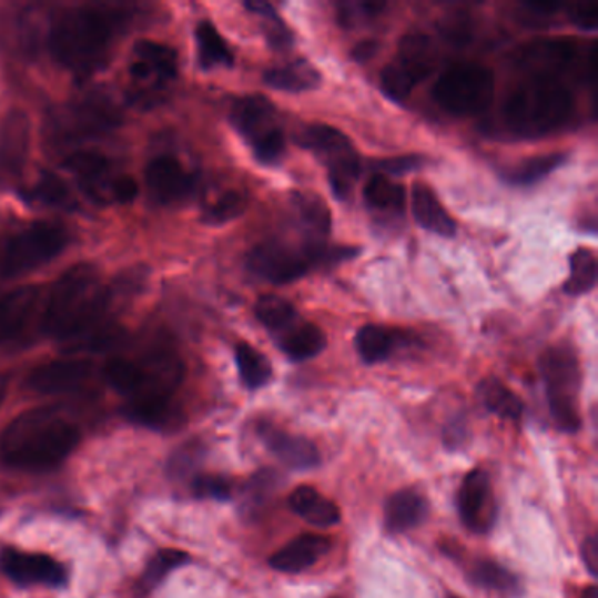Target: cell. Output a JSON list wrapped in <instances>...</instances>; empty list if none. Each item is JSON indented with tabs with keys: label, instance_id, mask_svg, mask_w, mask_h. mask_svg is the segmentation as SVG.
I'll return each instance as SVG.
<instances>
[{
	"label": "cell",
	"instance_id": "681fc988",
	"mask_svg": "<svg viewBox=\"0 0 598 598\" xmlns=\"http://www.w3.org/2000/svg\"><path fill=\"white\" fill-rule=\"evenodd\" d=\"M139 193L138 181L132 176H116L113 184V202H120V204H129V202L135 201Z\"/></svg>",
	"mask_w": 598,
	"mask_h": 598
},
{
	"label": "cell",
	"instance_id": "5b68a950",
	"mask_svg": "<svg viewBox=\"0 0 598 598\" xmlns=\"http://www.w3.org/2000/svg\"><path fill=\"white\" fill-rule=\"evenodd\" d=\"M355 255L356 250L326 247L325 243H313L307 239L302 244L271 239L253 247L247 255V268L260 280L286 285L306 276L314 265L335 264Z\"/></svg>",
	"mask_w": 598,
	"mask_h": 598
},
{
	"label": "cell",
	"instance_id": "ba28073f",
	"mask_svg": "<svg viewBox=\"0 0 598 598\" xmlns=\"http://www.w3.org/2000/svg\"><path fill=\"white\" fill-rule=\"evenodd\" d=\"M295 143L313 151L314 155L325 163L335 197L341 201L349 199L362 168L358 153L347 135L335 126L313 123L298 130Z\"/></svg>",
	"mask_w": 598,
	"mask_h": 598
},
{
	"label": "cell",
	"instance_id": "7dc6e473",
	"mask_svg": "<svg viewBox=\"0 0 598 598\" xmlns=\"http://www.w3.org/2000/svg\"><path fill=\"white\" fill-rule=\"evenodd\" d=\"M423 159L419 156H397V159L376 160L373 162V171L377 174H407V172L416 171L422 165Z\"/></svg>",
	"mask_w": 598,
	"mask_h": 598
},
{
	"label": "cell",
	"instance_id": "603a6c76",
	"mask_svg": "<svg viewBox=\"0 0 598 598\" xmlns=\"http://www.w3.org/2000/svg\"><path fill=\"white\" fill-rule=\"evenodd\" d=\"M290 509L313 527L328 528L341 521L339 507L313 486H298L288 498Z\"/></svg>",
	"mask_w": 598,
	"mask_h": 598
},
{
	"label": "cell",
	"instance_id": "7c38bea8",
	"mask_svg": "<svg viewBox=\"0 0 598 598\" xmlns=\"http://www.w3.org/2000/svg\"><path fill=\"white\" fill-rule=\"evenodd\" d=\"M0 572L18 586H48L60 588L68 582V570L48 555L4 549L0 553Z\"/></svg>",
	"mask_w": 598,
	"mask_h": 598
},
{
	"label": "cell",
	"instance_id": "83f0119b",
	"mask_svg": "<svg viewBox=\"0 0 598 598\" xmlns=\"http://www.w3.org/2000/svg\"><path fill=\"white\" fill-rule=\"evenodd\" d=\"M293 205L297 213L298 222L306 232L307 241L325 243L326 235L331 234L332 216L322 199L313 193H295Z\"/></svg>",
	"mask_w": 598,
	"mask_h": 598
},
{
	"label": "cell",
	"instance_id": "1f68e13d",
	"mask_svg": "<svg viewBox=\"0 0 598 598\" xmlns=\"http://www.w3.org/2000/svg\"><path fill=\"white\" fill-rule=\"evenodd\" d=\"M197 38L199 62L202 69L231 68L234 63L231 48L211 21H201L195 30Z\"/></svg>",
	"mask_w": 598,
	"mask_h": 598
},
{
	"label": "cell",
	"instance_id": "e575fe53",
	"mask_svg": "<svg viewBox=\"0 0 598 598\" xmlns=\"http://www.w3.org/2000/svg\"><path fill=\"white\" fill-rule=\"evenodd\" d=\"M255 314L259 322L274 337L301 320L292 302L283 297H277V295H264V297H260L256 301Z\"/></svg>",
	"mask_w": 598,
	"mask_h": 598
},
{
	"label": "cell",
	"instance_id": "c3c4849f",
	"mask_svg": "<svg viewBox=\"0 0 598 598\" xmlns=\"http://www.w3.org/2000/svg\"><path fill=\"white\" fill-rule=\"evenodd\" d=\"M570 20L585 30H595L598 27V6L595 2H579L570 9Z\"/></svg>",
	"mask_w": 598,
	"mask_h": 598
},
{
	"label": "cell",
	"instance_id": "f35d334b",
	"mask_svg": "<svg viewBox=\"0 0 598 598\" xmlns=\"http://www.w3.org/2000/svg\"><path fill=\"white\" fill-rule=\"evenodd\" d=\"M570 276L565 281L564 292L579 297L597 285V259L590 250H578L569 260Z\"/></svg>",
	"mask_w": 598,
	"mask_h": 598
},
{
	"label": "cell",
	"instance_id": "f907efd6",
	"mask_svg": "<svg viewBox=\"0 0 598 598\" xmlns=\"http://www.w3.org/2000/svg\"><path fill=\"white\" fill-rule=\"evenodd\" d=\"M201 446H189V448H183V452L180 455L172 458V470L176 474L189 473L190 465L197 464L202 458Z\"/></svg>",
	"mask_w": 598,
	"mask_h": 598
},
{
	"label": "cell",
	"instance_id": "7402d4cb",
	"mask_svg": "<svg viewBox=\"0 0 598 598\" xmlns=\"http://www.w3.org/2000/svg\"><path fill=\"white\" fill-rule=\"evenodd\" d=\"M427 516V500L416 489H398L386 500L385 527L389 534H404L418 528Z\"/></svg>",
	"mask_w": 598,
	"mask_h": 598
},
{
	"label": "cell",
	"instance_id": "11a10c76",
	"mask_svg": "<svg viewBox=\"0 0 598 598\" xmlns=\"http://www.w3.org/2000/svg\"><path fill=\"white\" fill-rule=\"evenodd\" d=\"M581 598H598L597 586H590L588 590H585Z\"/></svg>",
	"mask_w": 598,
	"mask_h": 598
},
{
	"label": "cell",
	"instance_id": "d6986e66",
	"mask_svg": "<svg viewBox=\"0 0 598 598\" xmlns=\"http://www.w3.org/2000/svg\"><path fill=\"white\" fill-rule=\"evenodd\" d=\"M114 111L97 101H83L63 109L57 118V135L63 139L90 138L114 126Z\"/></svg>",
	"mask_w": 598,
	"mask_h": 598
},
{
	"label": "cell",
	"instance_id": "f5cc1de1",
	"mask_svg": "<svg viewBox=\"0 0 598 598\" xmlns=\"http://www.w3.org/2000/svg\"><path fill=\"white\" fill-rule=\"evenodd\" d=\"M377 44L376 41H364L358 44V47L353 50V57H355L356 60H361V62H364V60L371 59L374 53H376Z\"/></svg>",
	"mask_w": 598,
	"mask_h": 598
},
{
	"label": "cell",
	"instance_id": "d590c367",
	"mask_svg": "<svg viewBox=\"0 0 598 598\" xmlns=\"http://www.w3.org/2000/svg\"><path fill=\"white\" fill-rule=\"evenodd\" d=\"M470 581L485 590L500 595H516L519 581L515 574L494 560H477L470 569Z\"/></svg>",
	"mask_w": 598,
	"mask_h": 598
},
{
	"label": "cell",
	"instance_id": "30bf717a",
	"mask_svg": "<svg viewBox=\"0 0 598 598\" xmlns=\"http://www.w3.org/2000/svg\"><path fill=\"white\" fill-rule=\"evenodd\" d=\"M68 232L51 223H38L9 237L0 246V277H18L57 259L68 247Z\"/></svg>",
	"mask_w": 598,
	"mask_h": 598
},
{
	"label": "cell",
	"instance_id": "5bb4252c",
	"mask_svg": "<svg viewBox=\"0 0 598 598\" xmlns=\"http://www.w3.org/2000/svg\"><path fill=\"white\" fill-rule=\"evenodd\" d=\"M30 153L29 118L21 111L0 120V184L17 180Z\"/></svg>",
	"mask_w": 598,
	"mask_h": 598
},
{
	"label": "cell",
	"instance_id": "6f0895ef",
	"mask_svg": "<svg viewBox=\"0 0 598 598\" xmlns=\"http://www.w3.org/2000/svg\"><path fill=\"white\" fill-rule=\"evenodd\" d=\"M449 598H458V597H449Z\"/></svg>",
	"mask_w": 598,
	"mask_h": 598
},
{
	"label": "cell",
	"instance_id": "60d3db41",
	"mask_svg": "<svg viewBox=\"0 0 598 598\" xmlns=\"http://www.w3.org/2000/svg\"><path fill=\"white\" fill-rule=\"evenodd\" d=\"M29 195L32 201L48 207H57V210H71L74 205V197L68 184L53 172H41V176L36 181L34 189L30 190Z\"/></svg>",
	"mask_w": 598,
	"mask_h": 598
},
{
	"label": "cell",
	"instance_id": "277c9868",
	"mask_svg": "<svg viewBox=\"0 0 598 598\" xmlns=\"http://www.w3.org/2000/svg\"><path fill=\"white\" fill-rule=\"evenodd\" d=\"M574 113V95L561 81L530 78L507 97L504 123L519 138H543L557 132Z\"/></svg>",
	"mask_w": 598,
	"mask_h": 598
},
{
	"label": "cell",
	"instance_id": "52a82bcc",
	"mask_svg": "<svg viewBox=\"0 0 598 598\" xmlns=\"http://www.w3.org/2000/svg\"><path fill=\"white\" fill-rule=\"evenodd\" d=\"M495 95V75L476 62H456L444 69L432 89L434 101L455 116H476L489 108Z\"/></svg>",
	"mask_w": 598,
	"mask_h": 598
},
{
	"label": "cell",
	"instance_id": "e0dca14e",
	"mask_svg": "<svg viewBox=\"0 0 598 598\" xmlns=\"http://www.w3.org/2000/svg\"><path fill=\"white\" fill-rule=\"evenodd\" d=\"M259 434L268 452L276 456L281 464H285L288 469L307 470L318 467V448L306 437L288 434V432L274 427L271 423H262L259 427Z\"/></svg>",
	"mask_w": 598,
	"mask_h": 598
},
{
	"label": "cell",
	"instance_id": "4dcf8cb0",
	"mask_svg": "<svg viewBox=\"0 0 598 598\" xmlns=\"http://www.w3.org/2000/svg\"><path fill=\"white\" fill-rule=\"evenodd\" d=\"M355 344L365 364H379L395 352L398 337L385 326L365 325L356 334Z\"/></svg>",
	"mask_w": 598,
	"mask_h": 598
},
{
	"label": "cell",
	"instance_id": "f546056e",
	"mask_svg": "<svg viewBox=\"0 0 598 598\" xmlns=\"http://www.w3.org/2000/svg\"><path fill=\"white\" fill-rule=\"evenodd\" d=\"M281 486V476L276 470L262 469L247 479L241 489V513L247 519L259 516L271 503Z\"/></svg>",
	"mask_w": 598,
	"mask_h": 598
},
{
	"label": "cell",
	"instance_id": "816d5d0a",
	"mask_svg": "<svg viewBox=\"0 0 598 598\" xmlns=\"http://www.w3.org/2000/svg\"><path fill=\"white\" fill-rule=\"evenodd\" d=\"M581 557H582V564H585L586 569H588V572L594 576V578H597L598 574V537L590 536L586 537L585 543H582L581 548Z\"/></svg>",
	"mask_w": 598,
	"mask_h": 598
},
{
	"label": "cell",
	"instance_id": "4fadbf2b",
	"mask_svg": "<svg viewBox=\"0 0 598 598\" xmlns=\"http://www.w3.org/2000/svg\"><path fill=\"white\" fill-rule=\"evenodd\" d=\"M458 513L462 521L476 534H486L497 519L494 489L485 470L467 474L458 491Z\"/></svg>",
	"mask_w": 598,
	"mask_h": 598
},
{
	"label": "cell",
	"instance_id": "f6af8a7d",
	"mask_svg": "<svg viewBox=\"0 0 598 598\" xmlns=\"http://www.w3.org/2000/svg\"><path fill=\"white\" fill-rule=\"evenodd\" d=\"M193 495L199 498H213V500H231L232 483L223 476L202 474L192 482Z\"/></svg>",
	"mask_w": 598,
	"mask_h": 598
},
{
	"label": "cell",
	"instance_id": "44dd1931",
	"mask_svg": "<svg viewBox=\"0 0 598 598\" xmlns=\"http://www.w3.org/2000/svg\"><path fill=\"white\" fill-rule=\"evenodd\" d=\"M39 288L21 286L0 295V344L14 339L26 331L38 310Z\"/></svg>",
	"mask_w": 598,
	"mask_h": 598
},
{
	"label": "cell",
	"instance_id": "6da1fadb",
	"mask_svg": "<svg viewBox=\"0 0 598 598\" xmlns=\"http://www.w3.org/2000/svg\"><path fill=\"white\" fill-rule=\"evenodd\" d=\"M74 423L59 411L34 409L9 423L0 435V456L20 470H50L59 467L80 444Z\"/></svg>",
	"mask_w": 598,
	"mask_h": 598
},
{
	"label": "cell",
	"instance_id": "4316f807",
	"mask_svg": "<svg viewBox=\"0 0 598 598\" xmlns=\"http://www.w3.org/2000/svg\"><path fill=\"white\" fill-rule=\"evenodd\" d=\"M265 83L281 92L302 93L318 89L322 75L307 60H295L280 68H271L264 74Z\"/></svg>",
	"mask_w": 598,
	"mask_h": 598
},
{
	"label": "cell",
	"instance_id": "8992f818",
	"mask_svg": "<svg viewBox=\"0 0 598 598\" xmlns=\"http://www.w3.org/2000/svg\"><path fill=\"white\" fill-rule=\"evenodd\" d=\"M546 395L553 422L560 430L576 434L581 428L579 392H581V368L578 356L569 346H553L540 356Z\"/></svg>",
	"mask_w": 598,
	"mask_h": 598
},
{
	"label": "cell",
	"instance_id": "b9f144b4",
	"mask_svg": "<svg viewBox=\"0 0 598 598\" xmlns=\"http://www.w3.org/2000/svg\"><path fill=\"white\" fill-rule=\"evenodd\" d=\"M190 560L189 555L178 549H163L156 553L155 557L148 561L146 570L143 574V588L153 590L163 579L168 578L172 570Z\"/></svg>",
	"mask_w": 598,
	"mask_h": 598
},
{
	"label": "cell",
	"instance_id": "ab89813d",
	"mask_svg": "<svg viewBox=\"0 0 598 598\" xmlns=\"http://www.w3.org/2000/svg\"><path fill=\"white\" fill-rule=\"evenodd\" d=\"M105 381L116 389L118 394L132 398L138 394L143 383V371L139 361H129L123 356H116L105 364Z\"/></svg>",
	"mask_w": 598,
	"mask_h": 598
},
{
	"label": "cell",
	"instance_id": "9c48e42d",
	"mask_svg": "<svg viewBox=\"0 0 598 598\" xmlns=\"http://www.w3.org/2000/svg\"><path fill=\"white\" fill-rule=\"evenodd\" d=\"M232 125L253 148L256 160L272 165L285 153L286 135L277 122V109L262 95L239 99L232 108Z\"/></svg>",
	"mask_w": 598,
	"mask_h": 598
},
{
	"label": "cell",
	"instance_id": "8d00e7d4",
	"mask_svg": "<svg viewBox=\"0 0 598 598\" xmlns=\"http://www.w3.org/2000/svg\"><path fill=\"white\" fill-rule=\"evenodd\" d=\"M364 199L373 210L401 213L404 210V202H406V190L402 184L389 181L388 176L374 174L365 183Z\"/></svg>",
	"mask_w": 598,
	"mask_h": 598
},
{
	"label": "cell",
	"instance_id": "ac0fdd59",
	"mask_svg": "<svg viewBox=\"0 0 598 598\" xmlns=\"http://www.w3.org/2000/svg\"><path fill=\"white\" fill-rule=\"evenodd\" d=\"M92 374V364L81 358H65L41 365L30 373L29 388L42 395L68 394L80 388Z\"/></svg>",
	"mask_w": 598,
	"mask_h": 598
},
{
	"label": "cell",
	"instance_id": "f1b7e54d",
	"mask_svg": "<svg viewBox=\"0 0 598 598\" xmlns=\"http://www.w3.org/2000/svg\"><path fill=\"white\" fill-rule=\"evenodd\" d=\"M477 398L483 406L504 419H519L524 415V402L497 377H486L477 385Z\"/></svg>",
	"mask_w": 598,
	"mask_h": 598
},
{
	"label": "cell",
	"instance_id": "836d02e7",
	"mask_svg": "<svg viewBox=\"0 0 598 598\" xmlns=\"http://www.w3.org/2000/svg\"><path fill=\"white\" fill-rule=\"evenodd\" d=\"M235 362H237L239 376L243 379L246 388L259 389L271 381V362L267 361V356L262 355L252 344H237V347H235Z\"/></svg>",
	"mask_w": 598,
	"mask_h": 598
},
{
	"label": "cell",
	"instance_id": "7a4b0ae2",
	"mask_svg": "<svg viewBox=\"0 0 598 598\" xmlns=\"http://www.w3.org/2000/svg\"><path fill=\"white\" fill-rule=\"evenodd\" d=\"M108 290L92 265H75L57 280L44 307L41 331L59 341L81 339L108 310Z\"/></svg>",
	"mask_w": 598,
	"mask_h": 598
},
{
	"label": "cell",
	"instance_id": "7bdbcfd3",
	"mask_svg": "<svg viewBox=\"0 0 598 598\" xmlns=\"http://www.w3.org/2000/svg\"><path fill=\"white\" fill-rule=\"evenodd\" d=\"M244 210H246V197L243 193L225 192L205 210L204 220L213 225H222L241 216Z\"/></svg>",
	"mask_w": 598,
	"mask_h": 598
},
{
	"label": "cell",
	"instance_id": "9f6ffc18",
	"mask_svg": "<svg viewBox=\"0 0 598 598\" xmlns=\"http://www.w3.org/2000/svg\"><path fill=\"white\" fill-rule=\"evenodd\" d=\"M331 598H341V597H331Z\"/></svg>",
	"mask_w": 598,
	"mask_h": 598
},
{
	"label": "cell",
	"instance_id": "db71d44e",
	"mask_svg": "<svg viewBox=\"0 0 598 598\" xmlns=\"http://www.w3.org/2000/svg\"><path fill=\"white\" fill-rule=\"evenodd\" d=\"M6 392H8V379L4 376H0V406L4 402Z\"/></svg>",
	"mask_w": 598,
	"mask_h": 598
},
{
	"label": "cell",
	"instance_id": "cb8c5ba5",
	"mask_svg": "<svg viewBox=\"0 0 598 598\" xmlns=\"http://www.w3.org/2000/svg\"><path fill=\"white\" fill-rule=\"evenodd\" d=\"M281 352L293 362L311 361L325 349L326 335L320 326L310 322L293 323L285 332L274 337Z\"/></svg>",
	"mask_w": 598,
	"mask_h": 598
},
{
	"label": "cell",
	"instance_id": "9a60e30c",
	"mask_svg": "<svg viewBox=\"0 0 598 598\" xmlns=\"http://www.w3.org/2000/svg\"><path fill=\"white\" fill-rule=\"evenodd\" d=\"M65 168L80 183L87 197L97 204L113 202V184L116 176L111 172V163L101 153L83 151L69 156Z\"/></svg>",
	"mask_w": 598,
	"mask_h": 598
},
{
	"label": "cell",
	"instance_id": "ee69618b",
	"mask_svg": "<svg viewBox=\"0 0 598 598\" xmlns=\"http://www.w3.org/2000/svg\"><path fill=\"white\" fill-rule=\"evenodd\" d=\"M246 8L268 21L267 39L272 48L285 50V48L292 47V34H290V30L286 29L285 23L277 17L276 9L272 8L268 2H246Z\"/></svg>",
	"mask_w": 598,
	"mask_h": 598
},
{
	"label": "cell",
	"instance_id": "d6a6232c",
	"mask_svg": "<svg viewBox=\"0 0 598 598\" xmlns=\"http://www.w3.org/2000/svg\"><path fill=\"white\" fill-rule=\"evenodd\" d=\"M134 54L135 60L143 62L150 69L153 80L169 81L176 75V51L165 47L162 42L139 41L135 44Z\"/></svg>",
	"mask_w": 598,
	"mask_h": 598
},
{
	"label": "cell",
	"instance_id": "d4e9b609",
	"mask_svg": "<svg viewBox=\"0 0 598 598\" xmlns=\"http://www.w3.org/2000/svg\"><path fill=\"white\" fill-rule=\"evenodd\" d=\"M411 205L416 222L425 231L443 235V237H453L456 234V223L448 211L444 210L439 199L435 197L434 190L428 189L427 184L416 183L411 193Z\"/></svg>",
	"mask_w": 598,
	"mask_h": 598
},
{
	"label": "cell",
	"instance_id": "8fae6325",
	"mask_svg": "<svg viewBox=\"0 0 598 598\" xmlns=\"http://www.w3.org/2000/svg\"><path fill=\"white\" fill-rule=\"evenodd\" d=\"M578 53L576 42L570 39H536L525 42L513 54L516 68L530 78L558 80L561 72L572 65Z\"/></svg>",
	"mask_w": 598,
	"mask_h": 598
},
{
	"label": "cell",
	"instance_id": "ffe728a7",
	"mask_svg": "<svg viewBox=\"0 0 598 598\" xmlns=\"http://www.w3.org/2000/svg\"><path fill=\"white\" fill-rule=\"evenodd\" d=\"M332 544L328 537L318 534H304L286 544L285 548L274 553L271 557L272 569L277 572L301 574L318 564L326 553L331 551Z\"/></svg>",
	"mask_w": 598,
	"mask_h": 598
},
{
	"label": "cell",
	"instance_id": "3957f363",
	"mask_svg": "<svg viewBox=\"0 0 598 598\" xmlns=\"http://www.w3.org/2000/svg\"><path fill=\"white\" fill-rule=\"evenodd\" d=\"M114 34L113 18L101 9H65L51 23L50 51L62 68L87 75L108 59Z\"/></svg>",
	"mask_w": 598,
	"mask_h": 598
},
{
	"label": "cell",
	"instance_id": "74e56055",
	"mask_svg": "<svg viewBox=\"0 0 598 598\" xmlns=\"http://www.w3.org/2000/svg\"><path fill=\"white\" fill-rule=\"evenodd\" d=\"M565 160H567V156L561 155V153L531 156V159L516 163L515 168H510L509 171L504 174V180L510 184L527 186V184L537 183V181L549 176L553 171H557V169L560 168L561 163H565Z\"/></svg>",
	"mask_w": 598,
	"mask_h": 598
},
{
	"label": "cell",
	"instance_id": "2e32d148",
	"mask_svg": "<svg viewBox=\"0 0 598 598\" xmlns=\"http://www.w3.org/2000/svg\"><path fill=\"white\" fill-rule=\"evenodd\" d=\"M144 176L151 195L163 204L189 197L195 186L192 174L184 169L183 163L169 155L151 160Z\"/></svg>",
	"mask_w": 598,
	"mask_h": 598
},
{
	"label": "cell",
	"instance_id": "484cf974",
	"mask_svg": "<svg viewBox=\"0 0 598 598\" xmlns=\"http://www.w3.org/2000/svg\"><path fill=\"white\" fill-rule=\"evenodd\" d=\"M395 68L418 84L434 71V47L430 39L423 34H407L401 39Z\"/></svg>",
	"mask_w": 598,
	"mask_h": 598
},
{
	"label": "cell",
	"instance_id": "bcb514c9",
	"mask_svg": "<svg viewBox=\"0 0 598 598\" xmlns=\"http://www.w3.org/2000/svg\"><path fill=\"white\" fill-rule=\"evenodd\" d=\"M386 8L383 2H344L339 6L341 26L353 29L365 21L373 20Z\"/></svg>",
	"mask_w": 598,
	"mask_h": 598
}]
</instances>
